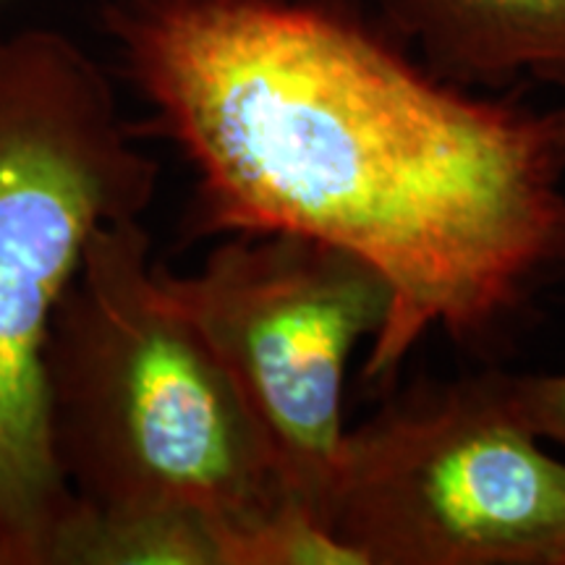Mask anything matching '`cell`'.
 Wrapping results in <instances>:
<instances>
[{
	"label": "cell",
	"mask_w": 565,
	"mask_h": 565,
	"mask_svg": "<svg viewBox=\"0 0 565 565\" xmlns=\"http://www.w3.org/2000/svg\"><path fill=\"white\" fill-rule=\"evenodd\" d=\"M100 19L145 129L194 168L189 236L299 233L385 275L372 383L433 330L484 343L565 275L557 113L469 95L312 0H103Z\"/></svg>",
	"instance_id": "cell-1"
},
{
	"label": "cell",
	"mask_w": 565,
	"mask_h": 565,
	"mask_svg": "<svg viewBox=\"0 0 565 565\" xmlns=\"http://www.w3.org/2000/svg\"><path fill=\"white\" fill-rule=\"evenodd\" d=\"M42 380L55 466L92 511L200 513L223 565L233 536L294 503L242 395L162 291L141 217L92 233Z\"/></svg>",
	"instance_id": "cell-2"
},
{
	"label": "cell",
	"mask_w": 565,
	"mask_h": 565,
	"mask_svg": "<svg viewBox=\"0 0 565 565\" xmlns=\"http://www.w3.org/2000/svg\"><path fill=\"white\" fill-rule=\"evenodd\" d=\"M158 175L95 58L0 26V565H58L82 503L47 437V328L92 233L141 217Z\"/></svg>",
	"instance_id": "cell-3"
},
{
	"label": "cell",
	"mask_w": 565,
	"mask_h": 565,
	"mask_svg": "<svg viewBox=\"0 0 565 565\" xmlns=\"http://www.w3.org/2000/svg\"><path fill=\"white\" fill-rule=\"evenodd\" d=\"M505 372L416 383L345 429L324 521L362 565H565V461Z\"/></svg>",
	"instance_id": "cell-4"
},
{
	"label": "cell",
	"mask_w": 565,
	"mask_h": 565,
	"mask_svg": "<svg viewBox=\"0 0 565 565\" xmlns=\"http://www.w3.org/2000/svg\"><path fill=\"white\" fill-rule=\"evenodd\" d=\"M154 273L242 395L282 490L328 526L345 437V366L385 328V275L299 233H233L196 273Z\"/></svg>",
	"instance_id": "cell-5"
},
{
	"label": "cell",
	"mask_w": 565,
	"mask_h": 565,
	"mask_svg": "<svg viewBox=\"0 0 565 565\" xmlns=\"http://www.w3.org/2000/svg\"><path fill=\"white\" fill-rule=\"evenodd\" d=\"M445 76L565 84V0H372Z\"/></svg>",
	"instance_id": "cell-6"
},
{
	"label": "cell",
	"mask_w": 565,
	"mask_h": 565,
	"mask_svg": "<svg viewBox=\"0 0 565 565\" xmlns=\"http://www.w3.org/2000/svg\"><path fill=\"white\" fill-rule=\"evenodd\" d=\"M79 563L221 565V542L204 515L181 508L92 511L82 503L58 553V565Z\"/></svg>",
	"instance_id": "cell-7"
},
{
	"label": "cell",
	"mask_w": 565,
	"mask_h": 565,
	"mask_svg": "<svg viewBox=\"0 0 565 565\" xmlns=\"http://www.w3.org/2000/svg\"><path fill=\"white\" fill-rule=\"evenodd\" d=\"M513 404L545 443L565 448V372L508 374Z\"/></svg>",
	"instance_id": "cell-8"
},
{
	"label": "cell",
	"mask_w": 565,
	"mask_h": 565,
	"mask_svg": "<svg viewBox=\"0 0 565 565\" xmlns=\"http://www.w3.org/2000/svg\"><path fill=\"white\" fill-rule=\"evenodd\" d=\"M557 118H561V129H563V139H565V108L557 113Z\"/></svg>",
	"instance_id": "cell-9"
}]
</instances>
